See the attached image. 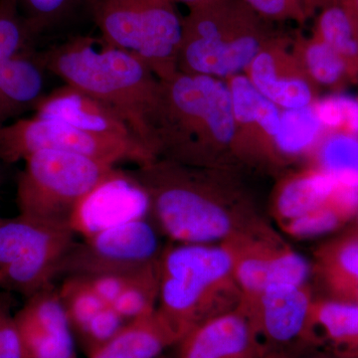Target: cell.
Listing matches in <instances>:
<instances>
[{"mask_svg":"<svg viewBox=\"0 0 358 358\" xmlns=\"http://www.w3.org/2000/svg\"><path fill=\"white\" fill-rule=\"evenodd\" d=\"M331 204L338 205L352 216L355 214L343 199L336 181L312 166L280 180L273 192L271 210L282 225Z\"/></svg>","mask_w":358,"mask_h":358,"instance_id":"obj_19","label":"cell"},{"mask_svg":"<svg viewBox=\"0 0 358 358\" xmlns=\"http://www.w3.org/2000/svg\"><path fill=\"white\" fill-rule=\"evenodd\" d=\"M14 322L23 358H77L75 336L53 285L27 298Z\"/></svg>","mask_w":358,"mask_h":358,"instance_id":"obj_15","label":"cell"},{"mask_svg":"<svg viewBox=\"0 0 358 358\" xmlns=\"http://www.w3.org/2000/svg\"><path fill=\"white\" fill-rule=\"evenodd\" d=\"M222 244L232 257L235 280L241 294L240 307L256 300L268 285L308 284L313 273L312 264L261 218Z\"/></svg>","mask_w":358,"mask_h":358,"instance_id":"obj_10","label":"cell"},{"mask_svg":"<svg viewBox=\"0 0 358 358\" xmlns=\"http://www.w3.org/2000/svg\"><path fill=\"white\" fill-rule=\"evenodd\" d=\"M298 355L293 353L277 352V350H267L261 358H296Z\"/></svg>","mask_w":358,"mask_h":358,"instance_id":"obj_37","label":"cell"},{"mask_svg":"<svg viewBox=\"0 0 358 358\" xmlns=\"http://www.w3.org/2000/svg\"><path fill=\"white\" fill-rule=\"evenodd\" d=\"M159 358H174V357H169V355H162V357H160Z\"/></svg>","mask_w":358,"mask_h":358,"instance_id":"obj_40","label":"cell"},{"mask_svg":"<svg viewBox=\"0 0 358 358\" xmlns=\"http://www.w3.org/2000/svg\"><path fill=\"white\" fill-rule=\"evenodd\" d=\"M352 227L350 232L358 237V207L357 211H355V215H353V217L352 218Z\"/></svg>","mask_w":358,"mask_h":358,"instance_id":"obj_39","label":"cell"},{"mask_svg":"<svg viewBox=\"0 0 358 358\" xmlns=\"http://www.w3.org/2000/svg\"><path fill=\"white\" fill-rule=\"evenodd\" d=\"M35 56L45 71L65 84L114 108L136 138L157 157L155 121L162 82L147 63L128 51L103 43L98 46L88 36L73 37L35 52Z\"/></svg>","mask_w":358,"mask_h":358,"instance_id":"obj_3","label":"cell"},{"mask_svg":"<svg viewBox=\"0 0 358 358\" xmlns=\"http://www.w3.org/2000/svg\"><path fill=\"white\" fill-rule=\"evenodd\" d=\"M0 358H23L20 334L8 303L0 296Z\"/></svg>","mask_w":358,"mask_h":358,"instance_id":"obj_35","label":"cell"},{"mask_svg":"<svg viewBox=\"0 0 358 358\" xmlns=\"http://www.w3.org/2000/svg\"><path fill=\"white\" fill-rule=\"evenodd\" d=\"M24 162L16 187L20 215L68 227L85 197L117 169L85 155L48 150Z\"/></svg>","mask_w":358,"mask_h":358,"instance_id":"obj_7","label":"cell"},{"mask_svg":"<svg viewBox=\"0 0 358 358\" xmlns=\"http://www.w3.org/2000/svg\"><path fill=\"white\" fill-rule=\"evenodd\" d=\"M160 85L155 121L159 159L237 169L232 99L225 80L178 72Z\"/></svg>","mask_w":358,"mask_h":358,"instance_id":"obj_2","label":"cell"},{"mask_svg":"<svg viewBox=\"0 0 358 358\" xmlns=\"http://www.w3.org/2000/svg\"><path fill=\"white\" fill-rule=\"evenodd\" d=\"M102 43L128 51L159 80L178 73L182 21L173 0H86Z\"/></svg>","mask_w":358,"mask_h":358,"instance_id":"obj_6","label":"cell"},{"mask_svg":"<svg viewBox=\"0 0 358 358\" xmlns=\"http://www.w3.org/2000/svg\"><path fill=\"white\" fill-rule=\"evenodd\" d=\"M352 218L350 212L338 205L331 204L280 226L289 236L307 239L336 229L346 221L352 220Z\"/></svg>","mask_w":358,"mask_h":358,"instance_id":"obj_31","label":"cell"},{"mask_svg":"<svg viewBox=\"0 0 358 358\" xmlns=\"http://www.w3.org/2000/svg\"><path fill=\"white\" fill-rule=\"evenodd\" d=\"M322 126L313 105L296 110H282L278 147L285 164L310 154L322 138Z\"/></svg>","mask_w":358,"mask_h":358,"instance_id":"obj_27","label":"cell"},{"mask_svg":"<svg viewBox=\"0 0 358 358\" xmlns=\"http://www.w3.org/2000/svg\"><path fill=\"white\" fill-rule=\"evenodd\" d=\"M310 324L320 343H329L336 352L358 353V305L315 299Z\"/></svg>","mask_w":358,"mask_h":358,"instance_id":"obj_23","label":"cell"},{"mask_svg":"<svg viewBox=\"0 0 358 358\" xmlns=\"http://www.w3.org/2000/svg\"><path fill=\"white\" fill-rule=\"evenodd\" d=\"M162 250L155 224L136 219L75 241L61 261L58 277L129 274L157 263Z\"/></svg>","mask_w":358,"mask_h":358,"instance_id":"obj_11","label":"cell"},{"mask_svg":"<svg viewBox=\"0 0 358 358\" xmlns=\"http://www.w3.org/2000/svg\"><path fill=\"white\" fill-rule=\"evenodd\" d=\"M58 292L75 338L96 313L109 306L83 277H66Z\"/></svg>","mask_w":358,"mask_h":358,"instance_id":"obj_29","label":"cell"},{"mask_svg":"<svg viewBox=\"0 0 358 358\" xmlns=\"http://www.w3.org/2000/svg\"><path fill=\"white\" fill-rule=\"evenodd\" d=\"M182 338L159 312L129 320L114 338L89 358H159Z\"/></svg>","mask_w":358,"mask_h":358,"instance_id":"obj_20","label":"cell"},{"mask_svg":"<svg viewBox=\"0 0 358 358\" xmlns=\"http://www.w3.org/2000/svg\"><path fill=\"white\" fill-rule=\"evenodd\" d=\"M44 71L33 50L13 56L0 67V129L34 110L44 95Z\"/></svg>","mask_w":358,"mask_h":358,"instance_id":"obj_22","label":"cell"},{"mask_svg":"<svg viewBox=\"0 0 358 358\" xmlns=\"http://www.w3.org/2000/svg\"><path fill=\"white\" fill-rule=\"evenodd\" d=\"M2 219L3 218H2L1 216H0V223H1Z\"/></svg>","mask_w":358,"mask_h":358,"instance_id":"obj_42","label":"cell"},{"mask_svg":"<svg viewBox=\"0 0 358 358\" xmlns=\"http://www.w3.org/2000/svg\"><path fill=\"white\" fill-rule=\"evenodd\" d=\"M0 185H1V173H0Z\"/></svg>","mask_w":358,"mask_h":358,"instance_id":"obj_41","label":"cell"},{"mask_svg":"<svg viewBox=\"0 0 358 358\" xmlns=\"http://www.w3.org/2000/svg\"><path fill=\"white\" fill-rule=\"evenodd\" d=\"M233 260L222 243L178 244L159 257L157 308L181 336L239 306Z\"/></svg>","mask_w":358,"mask_h":358,"instance_id":"obj_4","label":"cell"},{"mask_svg":"<svg viewBox=\"0 0 358 358\" xmlns=\"http://www.w3.org/2000/svg\"><path fill=\"white\" fill-rule=\"evenodd\" d=\"M313 166L329 174L338 185L358 192V134L334 129L313 150Z\"/></svg>","mask_w":358,"mask_h":358,"instance_id":"obj_26","label":"cell"},{"mask_svg":"<svg viewBox=\"0 0 358 358\" xmlns=\"http://www.w3.org/2000/svg\"><path fill=\"white\" fill-rule=\"evenodd\" d=\"M150 200L129 171L115 169L77 207L70 227L83 237L119 224L147 218Z\"/></svg>","mask_w":358,"mask_h":358,"instance_id":"obj_16","label":"cell"},{"mask_svg":"<svg viewBox=\"0 0 358 358\" xmlns=\"http://www.w3.org/2000/svg\"><path fill=\"white\" fill-rule=\"evenodd\" d=\"M244 75L258 93L281 110L310 107L319 98L320 89L294 56L291 40L279 33L264 45Z\"/></svg>","mask_w":358,"mask_h":358,"instance_id":"obj_14","label":"cell"},{"mask_svg":"<svg viewBox=\"0 0 358 358\" xmlns=\"http://www.w3.org/2000/svg\"><path fill=\"white\" fill-rule=\"evenodd\" d=\"M176 346L174 358H261L268 350L238 308L195 327Z\"/></svg>","mask_w":358,"mask_h":358,"instance_id":"obj_17","label":"cell"},{"mask_svg":"<svg viewBox=\"0 0 358 358\" xmlns=\"http://www.w3.org/2000/svg\"><path fill=\"white\" fill-rule=\"evenodd\" d=\"M176 3H185L186 6L189 7L199 6L205 2L212 1V0H173Z\"/></svg>","mask_w":358,"mask_h":358,"instance_id":"obj_38","label":"cell"},{"mask_svg":"<svg viewBox=\"0 0 358 358\" xmlns=\"http://www.w3.org/2000/svg\"><path fill=\"white\" fill-rule=\"evenodd\" d=\"M232 99L233 154L238 166L279 171L286 166L278 147L281 112L244 74L226 80Z\"/></svg>","mask_w":358,"mask_h":358,"instance_id":"obj_13","label":"cell"},{"mask_svg":"<svg viewBox=\"0 0 358 358\" xmlns=\"http://www.w3.org/2000/svg\"><path fill=\"white\" fill-rule=\"evenodd\" d=\"M129 173L147 193L155 227L176 243H222L259 218L237 169L157 159Z\"/></svg>","mask_w":358,"mask_h":358,"instance_id":"obj_1","label":"cell"},{"mask_svg":"<svg viewBox=\"0 0 358 358\" xmlns=\"http://www.w3.org/2000/svg\"><path fill=\"white\" fill-rule=\"evenodd\" d=\"M338 2L341 6L345 7L358 23V0H333Z\"/></svg>","mask_w":358,"mask_h":358,"instance_id":"obj_36","label":"cell"},{"mask_svg":"<svg viewBox=\"0 0 358 358\" xmlns=\"http://www.w3.org/2000/svg\"><path fill=\"white\" fill-rule=\"evenodd\" d=\"M159 260L134 273L113 305L127 322L154 313L159 305Z\"/></svg>","mask_w":358,"mask_h":358,"instance_id":"obj_28","label":"cell"},{"mask_svg":"<svg viewBox=\"0 0 358 358\" xmlns=\"http://www.w3.org/2000/svg\"><path fill=\"white\" fill-rule=\"evenodd\" d=\"M74 231L18 214L0 223V289L26 299L52 286Z\"/></svg>","mask_w":358,"mask_h":358,"instance_id":"obj_8","label":"cell"},{"mask_svg":"<svg viewBox=\"0 0 358 358\" xmlns=\"http://www.w3.org/2000/svg\"><path fill=\"white\" fill-rule=\"evenodd\" d=\"M291 48L306 74L320 89L339 92L352 84L343 59L313 33L310 36L296 35Z\"/></svg>","mask_w":358,"mask_h":358,"instance_id":"obj_25","label":"cell"},{"mask_svg":"<svg viewBox=\"0 0 358 358\" xmlns=\"http://www.w3.org/2000/svg\"><path fill=\"white\" fill-rule=\"evenodd\" d=\"M268 21H292L305 24L315 17L324 0H244Z\"/></svg>","mask_w":358,"mask_h":358,"instance_id":"obj_32","label":"cell"},{"mask_svg":"<svg viewBox=\"0 0 358 358\" xmlns=\"http://www.w3.org/2000/svg\"><path fill=\"white\" fill-rule=\"evenodd\" d=\"M127 322L114 308L107 306L90 320L76 338L85 353L90 357L114 338Z\"/></svg>","mask_w":358,"mask_h":358,"instance_id":"obj_33","label":"cell"},{"mask_svg":"<svg viewBox=\"0 0 358 358\" xmlns=\"http://www.w3.org/2000/svg\"><path fill=\"white\" fill-rule=\"evenodd\" d=\"M313 299L308 284L268 285L256 300L238 310L250 322L268 350L303 355V348L320 345L310 324Z\"/></svg>","mask_w":358,"mask_h":358,"instance_id":"obj_12","label":"cell"},{"mask_svg":"<svg viewBox=\"0 0 358 358\" xmlns=\"http://www.w3.org/2000/svg\"><path fill=\"white\" fill-rule=\"evenodd\" d=\"M36 38L20 10V0H0V67L22 52L31 51Z\"/></svg>","mask_w":358,"mask_h":358,"instance_id":"obj_30","label":"cell"},{"mask_svg":"<svg viewBox=\"0 0 358 358\" xmlns=\"http://www.w3.org/2000/svg\"><path fill=\"white\" fill-rule=\"evenodd\" d=\"M44 150L85 155L115 166L122 162L145 166L157 159L140 141L88 133L36 115L0 129V162L4 164Z\"/></svg>","mask_w":358,"mask_h":358,"instance_id":"obj_9","label":"cell"},{"mask_svg":"<svg viewBox=\"0 0 358 358\" xmlns=\"http://www.w3.org/2000/svg\"><path fill=\"white\" fill-rule=\"evenodd\" d=\"M183 17L178 72L227 80L244 74L275 34L244 0H212Z\"/></svg>","mask_w":358,"mask_h":358,"instance_id":"obj_5","label":"cell"},{"mask_svg":"<svg viewBox=\"0 0 358 358\" xmlns=\"http://www.w3.org/2000/svg\"><path fill=\"white\" fill-rule=\"evenodd\" d=\"M313 33L343 59L350 81L358 83V23L352 14L338 2L324 0Z\"/></svg>","mask_w":358,"mask_h":358,"instance_id":"obj_24","label":"cell"},{"mask_svg":"<svg viewBox=\"0 0 358 358\" xmlns=\"http://www.w3.org/2000/svg\"><path fill=\"white\" fill-rule=\"evenodd\" d=\"M75 0H20L27 21L35 36L46 31L63 20Z\"/></svg>","mask_w":358,"mask_h":358,"instance_id":"obj_34","label":"cell"},{"mask_svg":"<svg viewBox=\"0 0 358 358\" xmlns=\"http://www.w3.org/2000/svg\"><path fill=\"white\" fill-rule=\"evenodd\" d=\"M313 257V273L327 298L358 305V237L348 232L329 240Z\"/></svg>","mask_w":358,"mask_h":358,"instance_id":"obj_21","label":"cell"},{"mask_svg":"<svg viewBox=\"0 0 358 358\" xmlns=\"http://www.w3.org/2000/svg\"><path fill=\"white\" fill-rule=\"evenodd\" d=\"M34 112L36 117L64 122L88 133L140 141L114 108L70 85L44 94Z\"/></svg>","mask_w":358,"mask_h":358,"instance_id":"obj_18","label":"cell"}]
</instances>
